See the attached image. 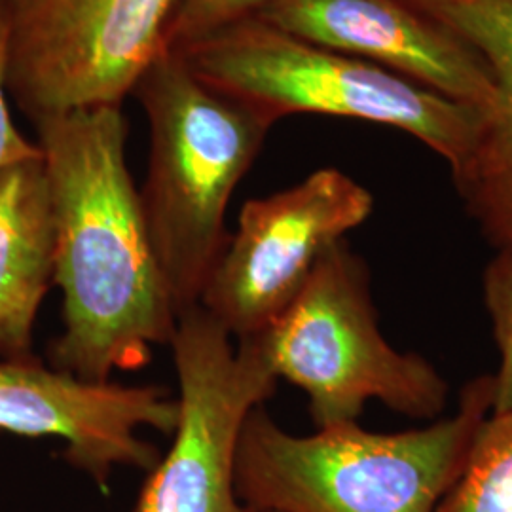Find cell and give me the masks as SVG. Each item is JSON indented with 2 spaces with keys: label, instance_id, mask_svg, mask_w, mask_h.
<instances>
[{
  "label": "cell",
  "instance_id": "cell-13",
  "mask_svg": "<svg viewBox=\"0 0 512 512\" xmlns=\"http://www.w3.org/2000/svg\"><path fill=\"white\" fill-rule=\"evenodd\" d=\"M437 512H512V410L490 414L480 425Z\"/></svg>",
  "mask_w": 512,
  "mask_h": 512
},
{
  "label": "cell",
  "instance_id": "cell-17",
  "mask_svg": "<svg viewBox=\"0 0 512 512\" xmlns=\"http://www.w3.org/2000/svg\"><path fill=\"white\" fill-rule=\"evenodd\" d=\"M256 512V511H255Z\"/></svg>",
  "mask_w": 512,
  "mask_h": 512
},
{
  "label": "cell",
  "instance_id": "cell-3",
  "mask_svg": "<svg viewBox=\"0 0 512 512\" xmlns=\"http://www.w3.org/2000/svg\"><path fill=\"white\" fill-rule=\"evenodd\" d=\"M133 95L150 124L141 205L179 319L200 304L230 239L228 202L274 124L203 82L183 55L169 50L148 67Z\"/></svg>",
  "mask_w": 512,
  "mask_h": 512
},
{
  "label": "cell",
  "instance_id": "cell-8",
  "mask_svg": "<svg viewBox=\"0 0 512 512\" xmlns=\"http://www.w3.org/2000/svg\"><path fill=\"white\" fill-rule=\"evenodd\" d=\"M374 209L363 184L323 167L302 183L249 200L203 289L200 306L234 340L268 329L300 293L319 256Z\"/></svg>",
  "mask_w": 512,
  "mask_h": 512
},
{
  "label": "cell",
  "instance_id": "cell-15",
  "mask_svg": "<svg viewBox=\"0 0 512 512\" xmlns=\"http://www.w3.org/2000/svg\"><path fill=\"white\" fill-rule=\"evenodd\" d=\"M274 0H179L165 37V50L179 52L239 21L256 18Z\"/></svg>",
  "mask_w": 512,
  "mask_h": 512
},
{
  "label": "cell",
  "instance_id": "cell-7",
  "mask_svg": "<svg viewBox=\"0 0 512 512\" xmlns=\"http://www.w3.org/2000/svg\"><path fill=\"white\" fill-rule=\"evenodd\" d=\"M169 344L179 423L135 512H255L236 494V446L243 421L274 395L277 378L251 340L236 346L200 304L179 315Z\"/></svg>",
  "mask_w": 512,
  "mask_h": 512
},
{
  "label": "cell",
  "instance_id": "cell-6",
  "mask_svg": "<svg viewBox=\"0 0 512 512\" xmlns=\"http://www.w3.org/2000/svg\"><path fill=\"white\" fill-rule=\"evenodd\" d=\"M177 2L8 0V95L31 122L122 107L164 54Z\"/></svg>",
  "mask_w": 512,
  "mask_h": 512
},
{
  "label": "cell",
  "instance_id": "cell-11",
  "mask_svg": "<svg viewBox=\"0 0 512 512\" xmlns=\"http://www.w3.org/2000/svg\"><path fill=\"white\" fill-rule=\"evenodd\" d=\"M482 57L494 82L475 150L454 183L495 251H512V0H403Z\"/></svg>",
  "mask_w": 512,
  "mask_h": 512
},
{
  "label": "cell",
  "instance_id": "cell-10",
  "mask_svg": "<svg viewBox=\"0 0 512 512\" xmlns=\"http://www.w3.org/2000/svg\"><path fill=\"white\" fill-rule=\"evenodd\" d=\"M256 18L484 114L494 105L482 57L403 0H274Z\"/></svg>",
  "mask_w": 512,
  "mask_h": 512
},
{
  "label": "cell",
  "instance_id": "cell-14",
  "mask_svg": "<svg viewBox=\"0 0 512 512\" xmlns=\"http://www.w3.org/2000/svg\"><path fill=\"white\" fill-rule=\"evenodd\" d=\"M482 296L492 319L499 368L492 414L512 410V251H497L482 274Z\"/></svg>",
  "mask_w": 512,
  "mask_h": 512
},
{
  "label": "cell",
  "instance_id": "cell-9",
  "mask_svg": "<svg viewBox=\"0 0 512 512\" xmlns=\"http://www.w3.org/2000/svg\"><path fill=\"white\" fill-rule=\"evenodd\" d=\"M177 423L179 399L162 387L88 382L35 355L0 361V431L63 439L65 459L103 488L114 467L158 465L139 427L171 435Z\"/></svg>",
  "mask_w": 512,
  "mask_h": 512
},
{
  "label": "cell",
  "instance_id": "cell-5",
  "mask_svg": "<svg viewBox=\"0 0 512 512\" xmlns=\"http://www.w3.org/2000/svg\"><path fill=\"white\" fill-rule=\"evenodd\" d=\"M245 340L277 380L306 391L317 429L359 420L374 399L412 420H437L448 403L437 366L385 340L365 260L346 239L319 256L289 308Z\"/></svg>",
  "mask_w": 512,
  "mask_h": 512
},
{
  "label": "cell",
  "instance_id": "cell-4",
  "mask_svg": "<svg viewBox=\"0 0 512 512\" xmlns=\"http://www.w3.org/2000/svg\"><path fill=\"white\" fill-rule=\"evenodd\" d=\"M177 54L203 82L272 124L311 112L401 129L439 154L452 177L469 162L484 122L482 110L258 18L239 21Z\"/></svg>",
  "mask_w": 512,
  "mask_h": 512
},
{
  "label": "cell",
  "instance_id": "cell-2",
  "mask_svg": "<svg viewBox=\"0 0 512 512\" xmlns=\"http://www.w3.org/2000/svg\"><path fill=\"white\" fill-rule=\"evenodd\" d=\"M494 374L467 382L454 416L403 433L357 421L310 437L281 429L256 406L239 431L234 480L256 512H437L492 414Z\"/></svg>",
  "mask_w": 512,
  "mask_h": 512
},
{
  "label": "cell",
  "instance_id": "cell-1",
  "mask_svg": "<svg viewBox=\"0 0 512 512\" xmlns=\"http://www.w3.org/2000/svg\"><path fill=\"white\" fill-rule=\"evenodd\" d=\"M54 213V283L63 332L54 368L88 382L147 366L169 344L177 311L148 236L141 194L126 162L122 107H95L33 122Z\"/></svg>",
  "mask_w": 512,
  "mask_h": 512
},
{
  "label": "cell",
  "instance_id": "cell-16",
  "mask_svg": "<svg viewBox=\"0 0 512 512\" xmlns=\"http://www.w3.org/2000/svg\"><path fill=\"white\" fill-rule=\"evenodd\" d=\"M6 40H8V0H0V171L10 165L42 158L38 143L25 139L16 128L6 88Z\"/></svg>",
  "mask_w": 512,
  "mask_h": 512
},
{
  "label": "cell",
  "instance_id": "cell-12",
  "mask_svg": "<svg viewBox=\"0 0 512 512\" xmlns=\"http://www.w3.org/2000/svg\"><path fill=\"white\" fill-rule=\"evenodd\" d=\"M55 228L44 160L0 171V357H33V329L54 283Z\"/></svg>",
  "mask_w": 512,
  "mask_h": 512
}]
</instances>
